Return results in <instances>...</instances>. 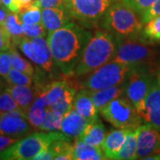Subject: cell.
Instances as JSON below:
<instances>
[{
	"instance_id": "obj_1",
	"label": "cell",
	"mask_w": 160,
	"mask_h": 160,
	"mask_svg": "<svg viewBox=\"0 0 160 160\" xmlns=\"http://www.w3.org/2000/svg\"><path fill=\"white\" fill-rule=\"evenodd\" d=\"M92 33L78 23L69 22L61 29L47 33L54 66L65 76H72L79 62Z\"/></svg>"
},
{
	"instance_id": "obj_2",
	"label": "cell",
	"mask_w": 160,
	"mask_h": 160,
	"mask_svg": "<svg viewBox=\"0 0 160 160\" xmlns=\"http://www.w3.org/2000/svg\"><path fill=\"white\" fill-rule=\"evenodd\" d=\"M119 38L109 31H97L88 41L79 62L74 71L75 76L81 77L111 62L116 55Z\"/></svg>"
},
{
	"instance_id": "obj_3",
	"label": "cell",
	"mask_w": 160,
	"mask_h": 160,
	"mask_svg": "<svg viewBox=\"0 0 160 160\" xmlns=\"http://www.w3.org/2000/svg\"><path fill=\"white\" fill-rule=\"evenodd\" d=\"M101 23L104 29L120 39L137 38L143 29L142 19L122 0H117L110 6Z\"/></svg>"
},
{
	"instance_id": "obj_4",
	"label": "cell",
	"mask_w": 160,
	"mask_h": 160,
	"mask_svg": "<svg viewBox=\"0 0 160 160\" xmlns=\"http://www.w3.org/2000/svg\"><path fill=\"white\" fill-rule=\"evenodd\" d=\"M65 133L55 131L34 132L0 152V159L4 160H29L34 158L41 151L49 147L52 143L60 140H71Z\"/></svg>"
},
{
	"instance_id": "obj_5",
	"label": "cell",
	"mask_w": 160,
	"mask_h": 160,
	"mask_svg": "<svg viewBox=\"0 0 160 160\" xmlns=\"http://www.w3.org/2000/svg\"><path fill=\"white\" fill-rule=\"evenodd\" d=\"M100 112L104 119L118 129L134 130L142 125L143 120L127 96H120L111 101Z\"/></svg>"
},
{
	"instance_id": "obj_6",
	"label": "cell",
	"mask_w": 160,
	"mask_h": 160,
	"mask_svg": "<svg viewBox=\"0 0 160 160\" xmlns=\"http://www.w3.org/2000/svg\"><path fill=\"white\" fill-rule=\"evenodd\" d=\"M133 68L131 64L111 61L92 72L82 83V87L95 91L122 84Z\"/></svg>"
},
{
	"instance_id": "obj_7",
	"label": "cell",
	"mask_w": 160,
	"mask_h": 160,
	"mask_svg": "<svg viewBox=\"0 0 160 160\" xmlns=\"http://www.w3.org/2000/svg\"><path fill=\"white\" fill-rule=\"evenodd\" d=\"M117 0H69L65 5L72 19L83 27H95Z\"/></svg>"
},
{
	"instance_id": "obj_8",
	"label": "cell",
	"mask_w": 160,
	"mask_h": 160,
	"mask_svg": "<svg viewBox=\"0 0 160 160\" xmlns=\"http://www.w3.org/2000/svg\"><path fill=\"white\" fill-rule=\"evenodd\" d=\"M154 81L146 66L134 67L127 76L126 94L134 105L141 117H142L144 112L146 97Z\"/></svg>"
},
{
	"instance_id": "obj_9",
	"label": "cell",
	"mask_w": 160,
	"mask_h": 160,
	"mask_svg": "<svg viewBox=\"0 0 160 160\" xmlns=\"http://www.w3.org/2000/svg\"><path fill=\"white\" fill-rule=\"evenodd\" d=\"M155 51L143 41L137 38L120 39L112 61L131 64L134 67L146 66L154 58Z\"/></svg>"
},
{
	"instance_id": "obj_10",
	"label": "cell",
	"mask_w": 160,
	"mask_h": 160,
	"mask_svg": "<svg viewBox=\"0 0 160 160\" xmlns=\"http://www.w3.org/2000/svg\"><path fill=\"white\" fill-rule=\"evenodd\" d=\"M34 130L27 114L21 109L0 114V134L20 139L27 136Z\"/></svg>"
},
{
	"instance_id": "obj_11",
	"label": "cell",
	"mask_w": 160,
	"mask_h": 160,
	"mask_svg": "<svg viewBox=\"0 0 160 160\" xmlns=\"http://www.w3.org/2000/svg\"><path fill=\"white\" fill-rule=\"evenodd\" d=\"M160 153V130L150 124L140 126L137 142V159H145L151 155Z\"/></svg>"
},
{
	"instance_id": "obj_12",
	"label": "cell",
	"mask_w": 160,
	"mask_h": 160,
	"mask_svg": "<svg viewBox=\"0 0 160 160\" xmlns=\"http://www.w3.org/2000/svg\"><path fill=\"white\" fill-rule=\"evenodd\" d=\"M142 119L160 130V84L155 80L145 100Z\"/></svg>"
},
{
	"instance_id": "obj_13",
	"label": "cell",
	"mask_w": 160,
	"mask_h": 160,
	"mask_svg": "<svg viewBox=\"0 0 160 160\" xmlns=\"http://www.w3.org/2000/svg\"><path fill=\"white\" fill-rule=\"evenodd\" d=\"M42 85L35 84V86H11L8 85L6 90L8 91L16 101L19 109L25 114H28L30 106L34 102L35 99L39 94Z\"/></svg>"
},
{
	"instance_id": "obj_14",
	"label": "cell",
	"mask_w": 160,
	"mask_h": 160,
	"mask_svg": "<svg viewBox=\"0 0 160 160\" xmlns=\"http://www.w3.org/2000/svg\"><path fill=\"white\" fill-rule=\"evenodd\" d=\"M72 17L65 6L52 8H43L42 10V23L50 33L62 28L71 22Z\"/></svg>"
},
{
	"instance_id": "obj_15",
	"label": "cell",
	"mask_w": 160,
	"mask_h": 160,
	"mask_svg": "<svg viewBox=\"0 0 160 160\" xmlns=\"http://www.w3.org/2000/svg\"><path fill=\"white\" fill-rule=\"evenodd\" d=\"M72 108L86 118L89 123L99 120V111L92 100L91 92L89 89L85 88L76 93Z\"/></svg>"
},
{
	"instance_id": "obj_16",
	"label": "cell",
	"mask_w": 160,
	"mask_h": 160,
	"mask_svg": "<svg viewBox=\"0 0 160 160\" xmlns=\"http://www.w3.org/2000/svg\"><path fill=\"white\" fill-rule=\"evenodd\" d=\"M88 124V120L72 108L63 116L61 130L69 137L78 138Z\"/></svg>"
},
{
	"instance_id": "obj_17",
	"label": "cell",
	"mask_w": 160,
	"mask_h": 160,
	"mask_svg": "<svg viewBox=\"0 0 160 160\" xmlns=\"http://www.w3.org/2000/svg\"><path fill=\"white\" fill-rule=\"evenodd\" d=\"M130 130L127 129H116L109 131L102 145L104 154L107 159H115L118 154L120 149L126 141L127 133Z\"/></svg>"
},
{
	"instance_id": "obj_18",
	"label": "cell",
	"mask_w": 160,
	"mask_h": 160,
	"mask_svg": "<svg viewBox=\"0 0 160 160\" xmlns=\"http://www.w3.org/2000/svg\"><path fill=\"white\" fill-rule=\"evenodd\" d=\"M91 92V97L92 102L94 103L96 109L100 112L101 109L103 107L113 101L117 98L122 96L124 93H126V81L122 84L117 85V86H112L102 88L100 90H95V91Z\"/></svg>"
},
{
	"instance_id": "obj_19",
	"label": "cell",
	"mask_w": 160,
	"mask_h": 160,
	"mask_svg": "<svg viewBox=\"0 0 160 160\" xmlns=\"http://www.w3.org/2000/svg\"><path fill=\"white\" fill-rule=\"evenodd\" d=\"M73 159L103 160L107 159L102 147L93 146L84 141L76 139L73 144Z\"/></svg>"
},
{
	"instance_id": "obj_20",
	"label": "cell",
	"mask_w": 160,
	"mask_h": 160,
	"mask_svg": "<svg viewBox=\"0 0 160 160\" xmlns=\"http://www.w3.org/2000/svg\"><path fill=\"white\" fill-rule=\"evenodd\" d=\"M107 132L105 126L100 120H98L93 123H89L83 132L76 139L82 140L85 142L89 143L93 146L102 147Z\"/></svg>"
},
{
	"instance_id": "obj_21",
	"label": "cell",
	"mask_w": 160,
	"mask_h": 160,
	"mask_svg": "<svg viewBox=\"0 0 160 160\" xmlns=\"http://www.w3.org/2000/svg\"><path fill=\"white\" fill-rule=\"evenodd\" d=\"M31 43L34 47L36 52L38 54V56L41 58L44 63L43 69L47 73H52L54 62L52 59V53L51 48L48 44L47 39L45 38V37H38L32 38Z\"/></svg>"
},
{
	"instance_id": "obj_22",
	"label": "cell",
	"mask_w": 160,
	"mask_h": 160,
	"mask_svg": "<svg viewBox=\"0 0 160 160\" xmlns=\"http://www.w3.org/2000/svg\"><path fill=\"white\" fill-rule=\"evenodd\" d=\"M48 106L42 94H38L35 99L34 102L30 106L28 111V118L29 123L35 130H39L46 116Z\"/></svg>"
},
{
	"instance_id": "obj_23",
	"label": "cell",
	"mask_w": 160,
	"mask_h": 160,
	"mask_svg": "<svg viewBox=\"0 0 160 160\" xmlns=\"http://www.w3.org/2000/svg\"><path fill=\"white\" fill-rule=\"evenodd\" d=\"M140 132V126L134 129L130 130L127 133L126 141L120 149L118 154L117 155L115 159L118 160H133L136 158L137 153V142L138 136Z\"/></svg>"
},
{
	"instance_id": "obj_24",
	"label": "cell",
	"mask_w": 160,
	"mask_h": 160,
	"mask_svg": "<svg viewBox=\"0 0 160 160\" xmlns=\"http://www.w3.org/2000/svg\"><path fill=\"white\" fill-rule=\"evenodd\" d=\"M69 85V83L65 80H58L43 86L39 93L44 96L48 108L61 98Z\"/></svg>"
},
{
	"instance_id": "obj_25",
	"label": "cell",
	"mask_w": 160,
	"mask_h": 160,
	"mask_svg": "<svg viewBox=\"0 0 160 160\" xmlns=\"http://www.w3.org/2000/svg\"><path fill=\"white\" fill-rule=\"evenodd\" d=\"M4 23L11 36L12 43L14 46H18L20 42L25 37L22 29V22L19 16V13L12 12L11 13H8Z\"/></svg>"
},
{
	"instance_id": "obj_26",
	"label": "cell",
	"mask_w": 160,
	"mask_h": 160,
	"mask_svg": "<svg viewBox=\"0 0 160 160\" xmlns=\"http://www.w3.org/2000/svg\"><path fill=\"white\" fill-rule=\"evenodd\" d=\"M76 93L77 92H76V89L74 86L69 85L67 86L66 90L63 92L62 95L61 96V98L56 102L51 105L49 107V109L56 114L65 115L69 109H72Z\"/></svg>"
},
{
	"instance_id": "obj_27",
	"label": "cell",
	"mask_w": 160,
	"mask_h": 160,
	"mask_svg": "<svg viewBox=\"0 0 160 160\" xmlns=\"http://www.w3.org/2000/svg\"><path fill=\"white\" fill-rule=\"evenodd\" d=\"M16 46H14L13 44H12V46L9 48V52L11 54L12 59V68L18 69L22 72H24L26 74L29 75V76H34L35 75V69L32 66V64L28 62L26 59L20 54V52H18L16 49Z\"/></svg>"
},
{
	"instance_id": "obj_28",
	"label": "cell",
	"mask_w": 160,
	"mask_h": 160,
	"mask_svg": "<svg viewBox=\"0 0 160 160\" xmlns=\"http://www.w3.org/2000/svg\"><path fill=\"white\" fill-rule=\"evenodd\" d=\"M22 22L28 24L42 22V11L38 0H34L33 4L26 11L19 13Z\"/></svg>"
},
{
	"instance_id": "obj_29",
	"label": "cell",
	"mask_w": 160,
	"mask_h": 160,
	"mask_svg": "<svg viewBox=\"0 0 160 160\" xmlns=\"http://www.w3.org/2000/svg\"><path fill=\"white\" fill-rule=\"evenodd\" d=\"M63 116L64 115H59L54 113L53 111H52L51 109L48 108L45 120L40 126L39 130L46 132L61 130Z\"/></svg>"
},
{
	"instance_id": "obj_30",
	"label": "cell",
	"mask_w": 160,
	"mask_h": 160,
	"mask_svg": "<svg viewBox=\"0 0 160 160\" xmlns=\"http://www.w3.org/2000/svg\"><path fill=\"white\" fill-rule=\"evenodd\" d=\"M33 77L12 68L6 78V83L11 86H32Z\"/></svg>"
},
{
	"instance_id": "obj_31",
	"label": "cell",
	"mask_w": 160,
	"mask_h": 160,
	"mask_svg": "<svg viewBox=\"0 0 160 160\" xmlns=\"http://www.w3.org/2000/svg\"><path fill=\"white\" fill-rule=\"evenodd\" d=\"M142 36L145 39L160 43V15L146 23L142 29Z\"/></svg>"
},
{
	"instance_id": "obj_32",
	"label": "cell",
	"mask_w": 160,
	"mask_h": 160,
	"mask_svg": "<svg viewBox=\"0 0 160 160\" xmlns=\"http://www.w3.org/2000/svg\"><path fill=\"white\" fill-rule=\"evenodd\" d=\"M18 47L30 61H32L36 65H38V67L43 69V67H44L43 61L41 60V58L38 56V54L35 51L34 47H33L32 43H31V40L28 38L27 37H24L22 41L20 42V44L18 45Z\"/></svg>"
},
{
	"instance_id": "obj_33",
	"label": "cell",
	"mask_w": 160,
	"mask_h": 160,
	"mask_svg": "<svg viewBox=\"0 0 160 160\" xmlns=\"http://www.w3.org/2000/svg\"><path fill=\"white\" fill-rule=\"evenodd\" d=\"M22 29L25 37H27L29 39L38 37H45L47 30L42 22L32 23V24L22 22Z\"/></svg>"
},
{
	"instance_id": "obj_34",
	"label": "cell",
	"mask_w": 160,
	"mask_h": 160,
	"mask_svg": "<svg viewBox=\"0 0 160 160\" xmlns=\"http://www.w3.org/2000/svg\"><path fill=\"white\" fill-rule=\"evenodd\" d=\"M15 109H20L16 101L8 91H5L0 93V114L9 112Z\"/></svg>"
},
{
	"instance_id": "obj_35",
	"label": "cell",
	"mask_w": 160,
	"mask_h": 160,
	"mask_svg": "<svg viewBox=\"0 0 160 160\" xmlns=\"http://www.w3.org/2000/svg\"><path fill=\"white\" fill-rule=\"evenodd\" d=\"M126 6L142 15L157 0H122Z\"/></svg>"
},
{
	"instance_id": "obj_36",
	"label": "cell",
	"mask_w": 160,
	"mask_h": 160,
	"mask_svg": "<svg viewBox=\"0 0 160 160\" xmlns=\"http://www.w3.org/2000/svg\"><path fill=\"white\" fill-rule=\"evenodd\" d=\"M12 68L11 54L9 51H0V76L6 79Z\"/></svg>"
},
{
	"instance_id": "obj_37",
	"label": "cell",
	"mask_w": 160,
	"mask_h": 160,
	"mask_svg": "<svg viewBox=\"0 0 160 160\" xmlns=\"http://www.w3.org/2000/svg\"><path fill=\"white\" fill-rule=\"evenodd\" d=\"M12 38L4 22L0 23V51H8L12 46Z\"/></svg>"
},
{
	"instance_id": "obj_38",
	"label": "cell",
	"mask_w": 160,
	"mask_h": 160,
	"mask_svg": "<svg viewBox=\"0 0 160 160\" xmlns=\"http://www.w3.org/2000/svg\"><path fill=\"white\" fill-rule=\"evenodd\" d=\"M160 15V0H157L152 6L142 15V23H147L153 18Z\"/></svg>"
},
{
	"instance_id": "obj_39",
	"label": "cell",
	"mask_w": 160,
	"mask_h": 160,
	"mask_svg": "<svg viewBox=\"0 0 160 160\" xmlns=\"http://www.w3.org/2000/svg\"><path fill=\"white\" fill-rule=\"evenodd\" d=\"M41 8H52L64 6L63 0H38Z\"/></svg>"
},
{
	"instance_id": "obj_40",
	"label": "cell",
	"mask_w": 160,
	"mask_h": 160,
	"mask_svg": "<svg viewBox=\"0 0 160 160\" xmlns=\"http://www.w3.org/2000/svg\"><path fill=\"white\" fill-rule=\"evenodd\" d=\"M19 139H16V138H12L10 137V136H7V135L0 134V152L3 151L6 148H8L9 146H11L12 144L16 142Z\"/></svg>"
},
{
	"instance_id": "obj_41",
	"label": "cell",
	"mask_w": 160,
	"mask_h": 160,
	"mask_svg": "<svg viewBox=\"0 0 160 160\" xmlns=\"http://www.w3.org/2000/svg\"><path fill=\"white\" fill-rule=\"evenodd\" d=\"M8 9L4 6H0V23L4 22L8 15Z\"/></svg>"
},
{
	"instance_id": "obj_42",
	"label": "cell",
	"mask_w": 160,
	"mask_h": 160,
	"mask_svg": "<svg viewBox=\"0 0 160 160\" xmlns=\"http://www.w3.org/2000/svg\"><path fill=\"white\" fill-rule=\"evenodd\" d=\"M12 3H13V0H2V4L3 6L6 7L9 11L12 8Z\"/></svg>"
},
{
	"instance_id": "obj_43",
	"label": "cell",
	"mask_w": 160,
	"mask_h": 160,
	"mask_svg": "<svg viewBox=\"0 0 160 160\" xmlns=\"http://www.w3.org/2000/svg\"><path fill=\"white\" fill-rule=\"evenodd\" d=\"M6 86H7V85H6V82L0 78V93L3 92L6 90Z\"/></svg>"
},
{
	"instance_id": "obj_44",
	"label": "cell",
	"mask_w": 160,
	"mask_h": 160,
	"mask_svg": "<svg viewBox=\"0 0 160 160\" xmlns=\"http://www.w3.org/2000/svg\"><path fill=\"white\" fill-rule=\"evenodd\" d=\"M146 160H160V153L158 154H154V155H151V156H149V157H147Z\"/></svg>"
},
{
	"instance_id": "obj_45",
	"label": "cell",
	"mask_w": 160,
	"mask_h": 160,
	"mask_svg": "<svg viewBox=\"0 0 160 160\" xmlns=\"http://www.w3.org/2000/svg\"><path fill=\"white\" fill-rule=\"evenodd\" d=\"M158 83H159L160 84V70L159 71H158Z\"/></svg>"
},
{
	"instance_id": "obj_46",
	"label": "cell",
	"mask_w": 160,
	"mask_h": 160,
	"mask_svg": "<svg viewBox=\"0 0 160 160\" xmlns=\"http://www.w3.org/2000/svg\"><path fill=\"white\" fill-rule=\"evenodd\" d=\"M63 1H64V6H65V5H66V4H67L68 2H69V0H63Z\"/></svg>"
},
{
	"instance_id": "obj_47",
	"label": "cell",
	"mask_w": 160,
	"mask_h": 160,
	"mask_svg": "<svg viewBox=\"0 0 160 160\" xmlns=\"http://www.w3.org/2000/svg\"><path fill=\"white\" fill-rule=\"evenodd\" d=\"M0 6H3V4H2V0H0Z\"/></svg>"
}]
</instances>
